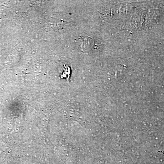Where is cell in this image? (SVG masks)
<instances>
[{
	"instance_id": "cell-2",
	"label": "cell",
	"mask_w": 164,
	"mask_h": 164,
	"mask_svg": "<svg viewBox=\"0 0 164 164\" xmlns=\"http://www.w3.org/2000/svg\"><path fill=\"white\" fill-rule=\"evenodd\" d=\"M65 67V70L62 74L61 75V78H65L66 79H69L70 78V69L69 66L64 65Z\"/></svg>"
},
{
	"instance_id": "cell-1",
	"label": "cell",
	"mask_w": 164,
	"mask_h": 164,
	"mask_svg": "<svg viewBox=\"0 0 164 164\" xmlns=\"http://www.w3.org/2000/svg\"><path fill=\"white\" fill-rule=\"evenodd\" d=\"M82 41L81 48L84 52L90 50L94 47V43L92 38L90 37H83L80 38Z\"/></svg>"
}]
</instances>
